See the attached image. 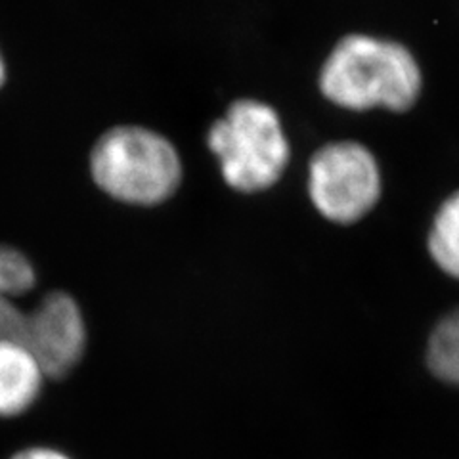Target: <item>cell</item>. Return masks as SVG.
Instances as JSON below:
<instances>
[{
	"mask_svg": "<svg viewBox=\"0 0 459 459\" xmlns=\"http://www.w3.org/2000/svg\"><path fill=\"white\" fill-rule=\"evenodd\" d=\"M37 283V272L20 249L0 246V342H20L27 312L16 303Z\"/></svg>",
	"mask_w": 459,
	"mask_h": 459,
	"instance_id": "cell-7",
	"label": "cell"
},
{
	"mask_svg": "<svg viewBox=\"0 0 459 459\" xmlns=\"http://www.w3.org/2000/svg\"><path fill=\"white\" fill-rule=\"evenodd\" d=\"M207 146L219 160L224 182L239 194L276 186L291 161V143L278 111L253 98L228 106L211 125Z\"/></svg>",
	"mask_w": 459,
	"mask_h": 459,
	"instance_id": "cell-3",
	"label": "cell"
},
{
	"mask_svg": "<svg viewBox=\"0 0 459 459\" xmlns=\"http://www.w3.org/2000/svg\"><path fill=\"white\" fill-rule=\"evenodd\" d=\"M91 175L109 197L155 207L177 194L184 177L180 153L167 136L140 125H119L98 138Z\"/></svg>",
	"mask_w": 459,
	"mask_h": 459,
	"instance_id": "cell-2",
	"label": "cell"
},
{
	"mask_svg": "<svg viewBox=\"0 0 459 459\" xmlns=\"http://www.w3.org/2000/svg\"><path fill=\"white\" fill-rule=\"evenodd\" d=\"M427 249L444 274L459 280V190L437 209L429 228Z\"/></svg>",
	"mask_w": 459,
	"mask_h": 459,
	"instance_id": "cell-8",
	"label": "cell"
},
{
	"mask_svg": "<svg viewBox=\"0 0 459 459\" xmlns=\"http://www.w3.org/2000/svg\"><path fill=\"white\" fill-rule=\"evenodd\" d=\"M40 366L22 342H0V415H20L37 400Z\"/></svg>",
	"mask_w": 459,
	"mask_h": 459,
	"instance_id": "cell-6",
	"label": "cell"
},
{
	"mask_svg": "<svg viewBox=\"0 0 459 459\" xmlns=\"http://www.w3.org/2000/svg\"><path fill=\"white\" fill-rule=\"evenodd\" d=\"M4 81H6V62H4L3 50H0V89H3Z\"/></svg>",
	"mask_w": 459,
	"mask_h": 459,
	"instance_id": "cell-10",
	"label": "cell"
},
{
	"mask_svg": "<svg viewBox=\"0 0 459 459\" xmlns=\"http://www.w3.org/2000/svg\"><path fill=\"white\" fill-rule=\"evenodd\" d=\"M318 86L329 104L349 111H410L423 92V71L398 40L344 35L322 64Z\"/></svg>",
	"mask_w": 459,
	"mask_h": 459,
	"instance_id": "cell-1",
	"label": "cell"
},
{
	"mask_svg": "<svg viewBox=\"0 0 459 459\" xmlns=\"http://www.w3.org/2000/svg\"><path fill=\"white\" fill-rule=\"evenodd\" d=\"M33 354L45 377H64L82 358L86 347V327L77 300L52 291L27 312L20 341Z\"/></svg>",
	"mask_w": 459,
	"mask_h": 459,
	"instance_id": "cell-5",
	"label": "cell"
},
{
	"mask_svg": "<svg viewBox=\"0 0 459 459\" xmlns=\"http://www.w3.org/2000/svg\"><path fill=\"white\" fill-rule=\"evenodd\" d=\"M307 188L314 209L325 221L356 224L379 204L381 167L360 142H329L310 157Z\"/></svg>",
	"mask_w": 459,
	"mask_h": 459,
	"instance_id": "cell-4",
	"label": "cell"
},
{
	"mask_svg": "<svg viewBox=\"0 0 459 459\" xmlns=\"http://www.w3.org/2000/svg\"><path fill=\"white\" fill-rule=\"evenodd\" d=\"M12 459H69L62 452L50 450V448H27L20 454L13 455Z\"/></svg>",
	"mask_w": 459,
	"mask_h": 459,
	"instance_id": "cell-9",
	"label": "cell"
}]
</instances>
